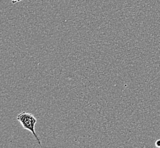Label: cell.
<instances>
[{
    "instance_id": "cell-1",
    "label": "cell",
    "mask_w": 160,
    "mask_h": 148,
    "mask_svg": "<svg viewBox=\"0 0 160 148\" xmlns=\"http://www.w3.org/2000/svg\"><path fill=\"white\" fill-rule=\"evenodd\" d=\"M17 119L21 124L22 127L24 129L28 130L32 133V134L36 139L38 144L40 146H42L41 141L37 136L35 130V124L37 122V119H36V117L31 114L27 113L26 112H22L17 116Z\"/></svg>"
},
{
    "instance_id": "cell-2",
    "label": "cell",
    "mask_w": 160,
    "mask_h": 148,
    "mask_svg": "<svg viewBox=\"0 0 160 148\" xmlns=\"http://www.w3.org/2000/svg\"><path fill=\"white\" fill-rule=\"evenodd\" d=\"M155 145L157 148H160V140H158L155 142Z\"/></svg>"
},
{
    "instance_id": "cell-3",
    "label": "cell",
    "mask_w": 160,
    "mask_h": 148,
    "mask_svg": "<svg viewBox=\"0 0 160 148\" xmlns=\"http://www.w3.org/2000/svg\"><path fill=\"white\" fill-rule=\"evenodd\" d=\"M11 1H12V2L13 4H15V3H18L19 2H21L23 0H11Z\"/></svg>"
}]
</instances>
